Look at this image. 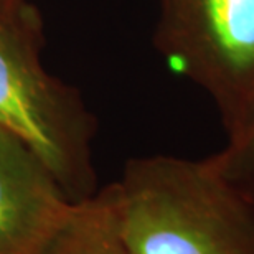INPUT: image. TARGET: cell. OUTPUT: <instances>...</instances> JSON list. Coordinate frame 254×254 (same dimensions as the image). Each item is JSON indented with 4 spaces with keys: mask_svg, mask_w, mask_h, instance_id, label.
<instances>
[{
    "mask_svg": "<svg viewBox=\"0 0 254 254\" xmlns=\"http://www.w3.org/2000/svg\"><path fill=\"white\" fill-rule=\"evenodd\" d=\"M5 7H15V5H20L23 2H27V0H2Z\"/></svg>",
    "mask_w": 254,
    "mask_h": 254,
    "instance_id": "52a82bcc",
    "label": "cell"
},
{
    "mask_svg": "<svg viewBox=\"0 0 254 254\" xmlns=\"http://www.w3.org/2000/svg\"><path fill=\"white\" fill-rule=\"evenodd\" d=\"M35 254H129L101 190L71 201L57 228Z\"/></svg>",
    "mask_w": 254,
    "mask_h": 254,
    "instance_id": "5b68a950",
    "label": "cell"
},
{
    "mask_svg": "<svg viewBox=\"0 0 254 254\" xmlns=\"http://www.w3.org/2000/svg\"><path fill=\"white\" fill-rule=\"evenodd\" d=\"M15 7H17V5H15ZM3 8H10V7H5L3 2H2V0H0V10H3Z\"/></svg>",
    "mask_w": 254,
    "mask_h": 254,
    "instance_id": "ba28073f",
    "label": "cell"
},
{
    "mask_svg": "<svg viewBox=\"0 0 254 254\" xmlns=\"http://www.w3.org/2000/svg\"><path fill=\"white\" fill-rule=\"evenodd\" d=\"M71 201L35 150L0 127V254H35Z\"/></svg>",
    "mask_w": 254,
    "mask_h": 254,
    "instance_id": "277c9868",
    "label": "cell"
},
{
    "mask_svg": "<svg viewBox=\"0 0 254 254\" xmlns=\"http://www.w3.org/2000/svg\"><path fill=\"white\" fill-rule=\"evenodd\" d=\"M248 198L251 200V205H253V208H254V195H253V196H248Z\"/></svg>",
    "mask_w": 254,
    "mask_h": 254,
    "instance_id": "9c48e42d",
    "label": "cell"
},
{
    "mask_svg": "<svg viewBox=\"0 0 254 254\" xmlns=\"http://www.w3.org/2000/svg\"><path fill=\"white\" fill-rule=\"evenodd\" d=\"M154 43L235 135L254 111V0H159Z\"/></svg>",
    "mask_w": 254,
    "mask_h": 254,
    "instance_id": "3957f363",
    "label": "cell"
},
{
    "mask_svg": "<svg viewBox=\"0 0 254 254\" xmlns=\"http://www.w3.org/2000/svg\"><path fill=\"white\" fill-rule=\"evenodd\" d=\"M218 172L246 196L254 195V111L221 152L210 157Z\"/></svg>",
    "mask_w": 254,
    "mask_h": 254,
    "instance_id": "8992f818",
    "label": "cell"
},
{
    "mask_svg": "<svg viewBox=\"0 0 254 254\" xmlns=\"http://www.w3.org/2000/svg\"><path fill=\"white\" fill-rule=\"evenodd\" d=\"M42 20L28 2L0 10V127L35 150L71 200L94 195V119L78 89L42 63Z\"/></svg>",
    "mask_w": 254,
    "mask_h": 254,
    "instance_id": "7a4b0ae2",
    "label": "cell"
},
{
    "mask_svg": "<svg viewBox=\"0 0 254 254\" xmlns=\"http://www.w3.org/2000/svg\"><path fill=\"white\" fill-rule=\"evenodd\" d=\"M103 193L129 254H254V208L211 159H132Z\"/></svg>",
    "mask_w": 254,
    "mask_h": 254,
    "instance_id": "6da1fadb",
    "label": "cell"
}]
</instances>
